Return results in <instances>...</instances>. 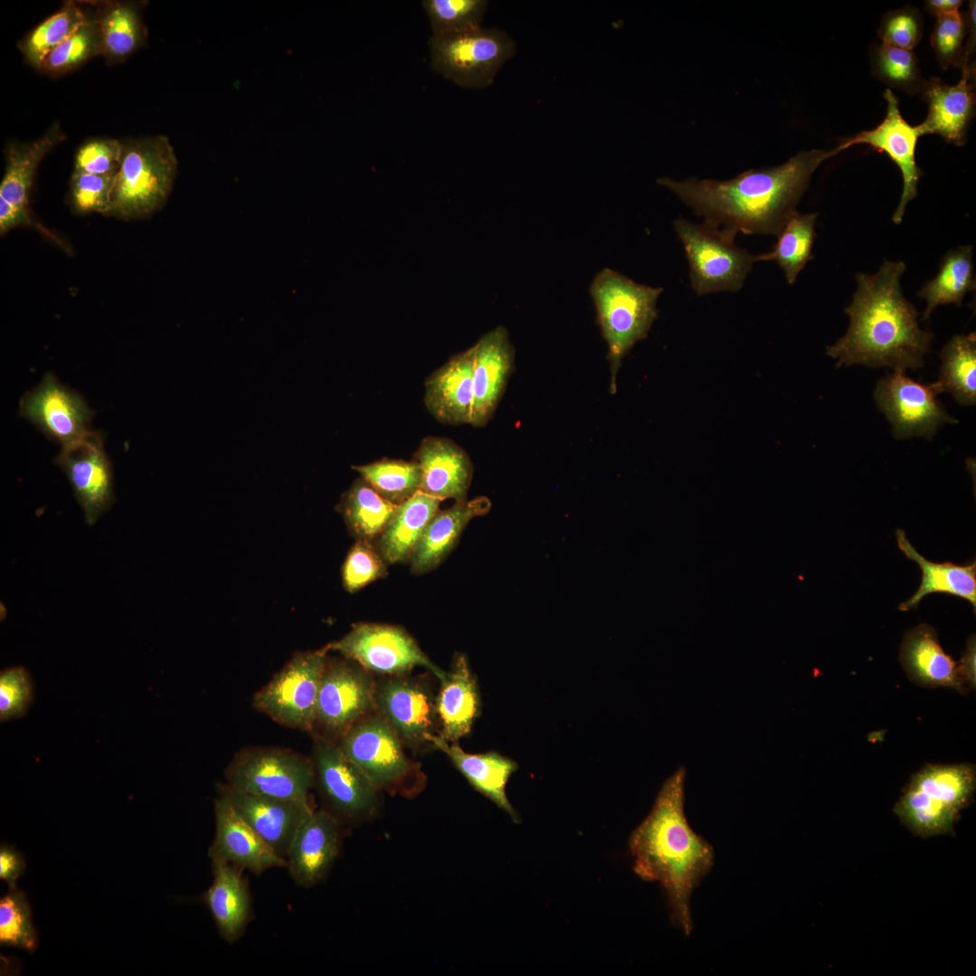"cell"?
I'll return each instance as SVG.
<instances>
[{
	"instance_id": "cell-1",
	"label": "cell",
	"mask_w": 976,
	"mask_h": 976,
	"mask_svg": "<svg viewBox=\"0 0 976 976\" xmlns=\"http://www.w3.org/2000/svg\"><path fill=\"white\" fill-rule=\"evenodd\" d=\"M838 154L837 148L801 151L783 164L745 171L727 181L662 177L657 183L704 217L705 223L734 237L737 232L777 237L797 212L815 170Z\"/></svg>"
},
{
	"instance_id": "cell-2",
	"label": "cell",
	"mask_w": 976,
	"mask_h": 976,
	"mask_svg": "<svg viewBox=\"0 0 976 976\" xmlns=\"http://www.w3.org/2000/svg\"><path fill=\"white\" fill-rule=\"evenodd\" d=\"M903 261L885 260L875 274L858 273L857 290L845 308L847 333L827 348L836 367L861 364L915 371L924 365L934 334L920 328L915 307L904 296Z\"/></svg>"
},
{
	"instance_id": "cell-3",
	"label": "cell",
	"mask_w": 976,
	"mask_h": 976,
	"mask_svg": "<svg viewBox=\"0 0 976 976\" xmlns=\"http://www.w3.org/2000/svg\"><path fill=\"white\" fill-rule=\"evenodd\" d=\"M685 776V768L680 767L665 781L650 813L632 833L629 849L635 873L661 884L672 922L690 935L693 928L690 896L711 869L714 849L686 819Z\"/></svg>"
},
{
	"instance_id": "cell-4",
	"label": "cell",
	"mask_w": 976,
	"mask_h": 976,
	"mask_svg": "<svg viewBox=\"0 0 976 976\" xmlns=\"http://www.w3.org/2000/svg\"><path fill=\"white\" fill-rule=\"evenodd\" d=\"M975 788L974 765L927 764L911 777L894 812L919 837L950 834L961 811L971 802Z\"/></svg>"
},
{
	"instance_id": "cell-5",
	"label": "cell",
	"mask_w": 976,
	"mask_h": 976,
	"mask_svg": "<svg viewBox=\"0 0 976 976\" xmlns=\"http://www.w3.org/2000/svg\"><path fill=\"white\" fill-rule=\"evenodd\" d=\"M589 291L607 343L610 390L615 393L621 361L637 342L647 336L657 318L656 303L663 288L637 284L605 267L595 277Z\"/></svg>"
},
{
	"instance_id": "cell-6",
	"label": "cell",
	"mask_w": 976,
	"mask_h": 976,
	"mask_svg": "<svg viewBox=\"0 0 976 976\" xmlns=\"http://www.w3.org/2000/svg\"><path fill=\"white\" fill-rule=\"evenodd\" d=\"M177 165L174 151L165 136L123 142L121 164L106 216L138 220L160 210L172 191Z\"/></svg>"
},
{
	"instance_id": "cell-7",
	"label": "cell",
	"mask_w": 976,
	"mask_h": 976,
	"mask_svg": "<svg viewBox=\"0 0 976 976\" xmlns=\"http://www.w3.org/2000/svg\"><path fill=\"white\" fill-rule=\"evenodd\" d=\"M428 45L432 69L465 88L492 84L502 65L515 53V43L506 33L481 26L432 35Z\"/></svg>"
},
{
	"instance_id": "cell-8",
	"label": "cell",
	"mask_w": 976,
	"mask_h": 976,
	"mask_svg": "<svg viewBox=\"0 0 976 976\" xmlns=\"http://www.w3.org/2000/svg\"><path fill=\"white\" fill-rule=\"evenodd\" d=\"M338 744L377 790L405 795L418 791V768L405 754L401 739L380 715L361 718Z\"/></svg>"
},
{
	"instance_id": "cell-9",
	"label": "cell",
	"mask_w": 976,
	"mask_h": 976,
	"mask_svg": "<svg viewBox=\"0 0 976 976\" xmlns=\"http://www.w3.org/2000/svg\"><path fill=\"white\" fill-rule=\"evenodd\" d=\"M690 267L691 286L698 295L738 291L752 269L755 256L735 245V237L707 223L684 219L674 221Z\"/></svg>"
},
{
	"instance_id": "cell-10",
	"label": "cell",
	"mask_w": 976,
	"mask_h": 976,
	"mask_svg": "<svg viewBox=\"0 0 976 976\" xmlns=\"http://www.w3.org/2000/svg\"><path fill=\"white\" fill-rule=\"evenodd\" d=\"M324 647L298 652L252 698L255 709L287 727L311 731L316 725V705L327 659Z\"/></svg>"
},
{
	"instance_id": "cell-11",
	"label": "cell",
	"mask_w": 976,
	"mask_h": 976,
	"mask_svg": "<svg viewBox=\"0 0 976 976\" xmlns=\"http://www.w3.org/2000/svg\"><path fill=\"white\" fill-rule=\"evenodd\" d=\"M226 784L242 792L309 802L313 761L286 748L249 747L238 752L225 770Z\"/></svg>"
},
{
	"instance_id": "cell-12",
	"label": "cell",
	"mask_w": 976,
	"mask_h": 976,
	"mask_svg": "<svg viewBox=\"0 0 976 976\" xmlns=\"http://www.w3.org/2000/svg\"><path fill=\"white\" fill-rule=\"evenodd\" d=\"M324 647L381 675H404L417 666L427 669L440 681L449 675L430 661L404 629L395 625L354 624L343 637Z\"/></svg>"
},
{
	"instance_id": "cell-13",
	"label": "cell",
	"mask_w": 976,
	"mask_h": 976,
	"mask_svg": "<svg viewBox=\"0 0 976 976\" xmlns=\"http://www.w3.org/2000/svg\"><path fill=\"white\" fill-rule=\"evenodd\" d=\"M937 395L934 383H920L901 371L881 378L874 391L878 409L891 424L893 436L901 440L914 436L930 440L943 425L958 423Z\"/></svg>"
},
{
	"instance_id": "cell-14",
	"label": "cell",
	"mask_w": 976,
	"mask_h": 976,
	"mask_svg": "<svg viewBox=\"0 0 976 976\" xmlns=\"http://www.w3.org/2000/svg\"><path fill=\"white\" fill-rule=\"evenodd\" d=\"M312 761L314 779L331 809L328 811L342 823H360L376 813L380 791L339 744L316 737Z\"/></svg>"
},
{
	"instance_id": "cell-15",
	"label": "cell",
	"mask_w": 976,
	"mask_h": 976,
	"mask_svg": "<svg viewBox=\"0 0 976 976\" xmlns=\"http://www.w3.org/2000/svg\"><path fill=\"white\" fill-rule=\"evenodd\" d=\"M54 463L67 477L85 521L94 525L115 502L113 468L102 434L90 430L62 446Z\"/></svg>"
},
{
	"instance_id": "cell-16",
	"label": "cell",
	"mask_w": 976,
	"mask_h": 976,
	"mask_svg": "<svg viewBox=\"0 0 976 976\" xmlns=\"http://www.w3.org/2000/svg\"><path fill=\"white\" fill-rule=\"evenodd\" d=\"M373 682L369 671L351 660H330L322 673L316 724L339 738L374 709Z\"/></svg>"
},
{
	"instance_id": "cell-17",
	"label": "cell",
	"mask_w": 976,
	"mask_h": 976,
	"mask_svg": "<svg viewBox=\"0 0 976 976\" xmlns=\"http://www.w3.org/2000/svg\"><path fill=\"white\" fill-rule=\"evenodd\" d=\"M93 415L85 399L51 372L25 392L19 402V416L61 446L92 430L89 426Z\"/></svg>"
},
{
	"instance_id": "cell-18",
	"label": "cell",
	"mask_w": 976,
	"mask_h": 976,
	"mask_svg": "<svg viewBox=\"0 0 976 976\" xmlns=\"http://www.w3.org/2000/svg\"><path fill=\"white\" fill-rule=\"evenodd\" d=\"M884 98L887 102L884 120L875 128L844 140L836 148L841 152L854 145L867 144L878 152L886 153L898 166L903 178V190L892 221L899 224L907 204L916 197L918 180L924 174L915 162L917 140L923 134L919 126H911L904 119L898 108V100L889 89L885 91Z\"/></svg>"
},
{
	"instance_id": "cell-19",
	"label": "cell",
	"mask_w": 976,
	"mask_h": 976,
	"mask_svg": "<svg viewBox=\"0 0 976 976\" xmlns=\"http://www.w3.org/2000/svg\"><path fill=\"white\" fill-rule=\"evenodd\" d=\"M374 710L403 743H427L437 720L436 699L429 688L403 675L390 676L374 686Z\"/></svg>"
},
{
	"instance_id": "cell-20",
	"label": "cell",
	"mask_w": 976,
	"mask_h": 976,
	"mask_svg": "<svg viewBox=\"0 0 976 976\" xmlns=\"http://www.w3.org/2000/svg\"><path fill=\"white\" fill-rule=\"evenodd\" d=\"M218 792L285 860L297 831L314 811L309 802L249 793L227 784H220Z\"/></svg>"
},
{
	"instance_id": "cell-21",
	"label": "cell",
	"mask_w": 976,
	"mask_h": 976,
	"mask_svg": "<svg viewBox=\"0 0 976 976\" xmlns=\"http://www.w3.org/2000/svg\"><path fill=\"white\" fill-rule=\"evenodd\" d=\"M343 835L341 821L326 809L313 811L297 831L286 858L293 880L309 887L320 883L338 857Z\"/></svg>"
},
{
	"instance_id": "cell-22",
	"label": "cell",
	"mask_w": 976,
	"mask_h": 976,
	"mask_svg": "<svg viewBox=\"0 0 976 976\" xmlns=\"http://www.w3.org/2000/svg\"><path fill=\"white\" fill-rule=\"evenodd\" d=\"M962 77L948 85L933 77L924 80L920 94L928 104V114L918 125L924 135L936 134L956 145L965 143L969 125L975 114V66L962 64Z\"/></svg>"
},
{
	"instance_id": "cell-23",
	"label": "cell",
	"mask_w": 976,
	"mask_h": 976,
	"mask_svg": "<svg viewBox=\"0 0 976 976\" xmlns=\"http://www.w3.org/2000/svg\"><path fill=\"white\" fill-rule=\"evenodd\" d=\"M215 835L209 848L211 860L230 863L259 875L286 863L239 815L221 795L214 800Z\"/></svg>"
},
{
	"instance_id": "cell-24",
	"label": "cell",
	"mask_w": 976,
	"mask_h": 976,
	"mask_svg": "<svg viewBox=\"0 0 976 976\" xmlns=\"http://www.w3.org/2000/svg\"><path fill=\"white\" fill-rule=\"evenodd\" d=\"M474 406L470 425L483 427L493 416L513 370L514 349L507 330L498 326L473 345Z\"/></svg>"
},
{
	"instance_id": "cell-25",
	"label": "cell",
	"mask_w": 976,
	"mask_h": 976,
	"mask_svg": "<svg viewBox=\"0 0 976 976\" xmlns=\"http://www.w3.org/2000/svg\"><path fill=\"white\" fill-rule=\"evenodd\" d=\"M474 346L432 373L425 383V405L440 422L470 424L474 406Z\"/></svg>"
},
{
	"instance_id": "cell-26",
	"label": "cell",
	"mask_w": 976,
	"mask_h": 976,
	"mask_svg": "<svg viewBox=\"0 0 976 976\" xmlns=\"http://www.w3.org/2000/svg\"><path fill=\"white\" fill-rule=\"evenodd\" d=\"M421 469L419 491L439 500H466L473 476L468 455L450 439L427 436L416 454Z\"/></svg>"
},
{
	"instance_id": "cell-27",
	"label": "cell",
	"mask_w": 976,
	"mask_h": 976,
	"mask_svg": "<svg viewBox=\"0 0 976 976\" xmlns=\"http://www.w3.org/2000/svg\"><path fill=\"white\" fill-rule=\"evenodd\" d=\"M899 661L909 680L921 687H948L968 693L958 673V662L943 651L936 630L927 624L905 633Z\"/></svg>"
},
{
	"instance_id": "cell-28",
	"label": "cell",
	"mask_w": 976,
	"mask_h": 976,
	"mask_svg": "<svg viewBox=\"0 0 976 976\" xmlns=\"http://www.w3.org/2000/svg\"><path fill=\"white\" fill-rule=\"evenodd\" d=\"M491 509L487 497L455 502L438 510L427 524L410 558L413 573L423 574L435 568L453 549L470 521L486 514Z\"/></svg>"
},
{
	"instance_id": "cell-29",
	"label": "cell",
	"mask_w": 976,
	"mask_h": 976,
	"mask_svg": "<svg viewBox=\"0 0 976 976\" xmlns=\"http://www.w3.org/2000/svg\"><path fill=\"white\" fill-rule=\"evenodd\" d=\"M427 741L444 752L476 791L494 802L514 821H519V816L506 794L507 783L518 769L514 760L493 751L483 754L466 753L458 745L435 734L427 735Z\"/></svg>"
},
{
	"instance_id": "cell-30",
	"label": "cell",
	"mask_w": 976,
	"mask_h": 976,
	"mask_svg": "<svg viewBox=\"0 0 976 976\" xmlns=\"http://www.w3.org/2000/svg\"><path fill=\"white\" fill-rule=\"evenodd\" d=\"M213 881L203 895L219 934L229 943L238 941L252 915L247 883L239 868L221 860H211Z\"/></svg>"
},
{
	"instance_id": "cell-31",
	"label": "cell",
	"mask_w": 976,
	"mask_h": 976,
	"mask_svg": "<svg viewBox=\"0 0 976 976\" xmlns=\"http://www.w3.org/2000/svg\"><path fill=\"white\" fill-rule=\"evenodd\" d=\"M480 694L476 679L466 658L455 657L448 677L441 681L436 698L437 720L441 726L440 737L455 743L468 735L480 712Z\"/></svg>"
},
{
	"instance_id": "cell-32",
	"label": "cell",
	"mask_w": 976,
	"mask_h": 976,
	"mask_svg": "<svg viewBox=\"0 0 976 976\" xmlns=\"http://www.w3.org/2000/svg\"><path fill=\"white\" fill-rule=\"evenodd\" d=\"M898 548L905 556L920 567L922 581L917 591L899 605V610L915 608L921 600L933 593L953 595L969 601L976 607V563L956 565L952 562H933L922 556L906 538L905 530L896 531Z\"/></svg>"
},
{
	"instance_id": "cell-33",
	"label": "cell",
	"mask_w": 976,
	"mask_h": 976,
	"mask_svg": "<svg viewBox=\"0 0 976 976\" xmlns=\"http://www.w3.org/2000/svg\"><path fill=\"white\" fill-rule=\"evenodd\" d=\"M64 139L59 124L32 142H8L5 145V169L0 184V201L24 210H31L29 194L39 164L56 145Z\"/></svg>"
},
{
	"instance_id": "cell-34",
	"label": "cell",
	"mask_w": 976,
	"mask_h": 976,
	"mask_svg": "<svg viewBox=\"0 0 976 976\" xmlns=\"http://www.w3.org/2000/svg\"><path fill=\"white\" fill-rule=\"evenodd\" d=\"M440 502L441 500L418 491L398 504L393 517L377 538L376 548L387 563L409 560Z\"/></svg>"
},
{
	"instance_id": "cell-35",
	"label": "cell",
	"mask_w": 976,
	"mask_h": 976,
	"mask_svg": "<svg viewBox=\"0 0 976 976\" xmlns=\"http://www.w3.org/2000/svg\"><path fill=\"white\" fill-rule=\"evenodd\" d=\"M100 33V55L124 61L146 41V29L134 3L105 2L94 17Z\"/></svg>"
},
{
	"instance_id": "cell-36",
	"label": "cell",
	"mask_w": 976,
	"mask_h": 976,
	"mask_svg": "<svg viewBox=\"0 0 976 976\" xmlns=\"http://www.w3.org/2000/svg\"><path fill=\"white\" fill-rule=\"evenodd\" d=\"M972 257V247L966 245L948 251L943 258L937 275L917 294L926 301L923 320H928L939 305L961 306L965 295L975 290Z\"/></svg>"
},
{
	"instance_id": "cell-37",
	"label": "cell",
	"mask_w": 976,
	"mask_h": 976,
	"mask_svg": "<svg viewBox=\"0 0 976 976\" xmlns=\"http://www.w3.org/2000/svg\"><path fill=\"white\" fill-rule=\"evenodd\" d=\"M397 506L360 476L343 494L338 511L356 540L372 541L386 528Z\"/></svg>"
},
{
	"instance_id": "cell-38",
	"label": "cell",
	"mask_w": 976,
	"mask_h": 976,
	"mask_svg": "<svg viewBox=\"0 0 976 976\" xmlns=\"http://www.w3.org/2000/svg\"><path fill=\"white\" fill-rule=\"evenodd\" d=\"M940 376L934 386L938 394L950 393L962 406L976 404V333L951 338L941 352Z\"/></svg>"
},
{
	"instance_id": "cell-39",
	"label": "cell",
	"mask_w": 976,
	"mask_h": 976,
	"mask_svg": "<svg viewBox=\"0 0 976 976\" xmlns=\"http://www.w3.org/2000/svg\"><path fill=\"white\" fill-rule=\"evenodd\" d=\"M817 213L795 212L784 224L773 249L755 256L756 261H775L783 269L789 284H793L805 267L813 258L812 253L816 239Z\"/></svg>"
},
{
	"instance_id": "cell-40",
	"label": "cell",
	"mask_w": 976,
	"mask_h": 976,
	"mask_svg": "<svg viewBox=\"0 0 976 976\" xmlns=\"http://www.w3.org/2000/svg\"><path fill=\"white\" fill-rule=\"evenodd\" d=\"M89 19L76 2H66L19 43L26 62L40 70L45 57Z\"/></svg>"
},
{
	"instance_id": "cell-41",
	"label": "cell",
	"mask_w": 976,
	"mask_h": 976,
	"mask_svg": "<svg viewBox=\"0 0 976 976\" xmlns=\"http://www.w3.org/2000/svg\"><path fill=\"white\" fill-rule=\"evenodd\" d=\"M352 469L394 504H400L419 491L421 469L416 461L383 459L354 465Z\"/></svg>"
},
{
	"instance_id": "cell-42",
	"label": "cell",
	"mask_w": 976,
	"mask_h": 976,
	"mask_svg": "<svg viewBox=\"0 0 976 976\" xmlns=\"http://www.w3.org/2000/svg\"><path fill=\"white\" fill-rule=\"evenodd\" d=\"M870 64L872 74L888 87L910 95L920 93L924 80L918 59L912 51L877 44L871 50Z\"/></svg>"
},
{
	"instance_id": "cell-43",
	"label": "cell",
	"mask_w": 976,
	"mask_h": 976,
	"mask_svg": "<svg viewBox=\"0 0 976 976\" xmlns=\"http://www.w3.org/2000/svg\"><path fill=\"white\" fill-rule=\"evenodd\" d=\"M96 55H100V33L93 17L53 49L45 57L40 70L52 76L61 75Z\"/></svg>"
},
{
	"instance_id": "cell-44",
	"label": "cell",
	"mask_w": 976,
	"mask_h": 976,
	"mask_svg": "<svg viewBox=\"0 0 976 976\" xmlns=\"http://www.w3.org/2000/svg\"><path fill=\"white\" fill-rule=\"evenodd\" d=\"M433 35L479 27L488 2L484 0H424Z\"/></svg>"
},
{
	"instance_id": "cell-45",
	"label": "cell",
	"mask_w": 976,
	"mask_h": 976,
	"mask_svg": "<svg viewBox=\"0 0 976 976\" xmlns=\"http://www.w3.org/2000/svg\"><path fill=\"white\" fill-rule=\"evenodd\" d=\"M0 943L33 952L37 934L24 894L12 887L0 900Z\"/></svg>"
},
{
	"instance_id": "cell-46",
	"label": "cell",
	"mask_w": 976,
	"mask_h": 976,
	"mask_svg": "<svg viewBox=\"0 0 976 976\" xmlns=\"http://www.w3.org/2000/svg\"><path fill=\"white\" fill-rule=\"evenodd\" d=\"M116 174L73 172L70 183V205L73 212L78 215H107Z\"/></svg>"
},
{
	"instance_id": "cell-47",
	"label": "cell",
	"mask_w": 976,
	"mask_h": 976,
	"mask_svg": "<svg viewBox=\"0 0 976 976\" xmlns=\"http://www.w3.org/2000/svg\"><path fill=\"white\" fill-rule=\"evenodd\" d=\"M386 561L371 541L357 540L342 568L344 588L355 593L387 573Z\"/></svg>"
},
{
	"instance_id": "cell-48",
	"label": "cell",
	"mask_w": 976,
	"mask_h": 976,
	"mask_svg": "<svg viewBox=\"0 0 976 976\" xmlns=\"http://www.w3.org/2000/svg\"><path fill=\"white\" fill-rule=\"evenodd\" d=\"M965 36L964 18L960 12L937 18L931 34V45L943 70L961 68Z\"/></svg>"
},
{
	"instance_id": "cell-49",
	"label": "cell",
	"mask_w": 976,
	"mask_h": 976,
	"mask_svg": "<svg viewBox=\"0 0 976 976\" xmlns=\"http://www.w3.org/2000/svg\"><path fill=\"white\" fill-rule=\"evenodd\" d=\"M878 36L882 43L912 51L923 36V19L918 8L905 5L885 14Z\"/></svg>"
},
{
	"instance_id": "cell-50",
	"label": "cell",
	"mask_w": 976,
	"mask_h": 976,
	"mask_svg": "<svg viewBox=\"0 0 976 976\" xmlns=\"http://www.w3.org/2000/svg\"><path fill=\"white\" fill-rule=\"evenodd\" d=\"M33 698V685L28 671L12 667L0 673V720L23 717Z\"/></svg>"
},
{
	"instance_id": "cell-51",
	"label": "cell",
	"mask_w": 976,
	"mask_h": 976,
	"mask_svg": "<svg viewBox=\"0 0 976 976\" xmlns=\"http://www.w3.org/2000/svg\"><path fill=\"white\" fill-rule=\"evenodd\" d=\"M123 142L96 138L85 142L75 155L74 172L93 174H117L121 164Z\"/></svg>"
},
{
	"instance_id": "cell-52",
	"label": "cell",
	"mask_w": 976,
	"mask_h": 976,
	"mask_svg": "<svg viewBox=\"0 0 976 976\" xmlns=\"http://www.w3.org/2000/svg\"><path fill=\"white\" fill-rule=\"evenodd\" d=\"M24 868L25 862L17 851L5 845L1 846L0 878L8 884L9 888L15 887V882Z\"/></svg>"
},
{
	"instance_id": "cell-53",
	"label": "cell",
	"mask_w": 976,
	"mask_h": 976,
	"mask_svg": "<svg viewBox=\"0 0 976 976\" xmlns=\"http://www.w3.org/2000/svg\"><path fill=\"white\" fill-rule=\"evenodd\" d=\"M976 643L975 636L971 635L967 641L966 650L961 661L958 662V673L962 682L968 690H975L976 688Z\"/></svg>"
},
{
	"instance_id": "cell-54",
	"label": "cell",
	"mask_w": 976,
	"mask_h": 976,
	"mask_svg": "<svg viewBox=\"0 0 976 976\" xmlns=\"http://www.w3.org/2000/svg\"><path fill=\"white\" fill-rule=\"evenodd\" d=\"M961 0H928L925 1V9L937 18L943 15L959 12L962 5Z\"/></svg>"
}]
</instances>
